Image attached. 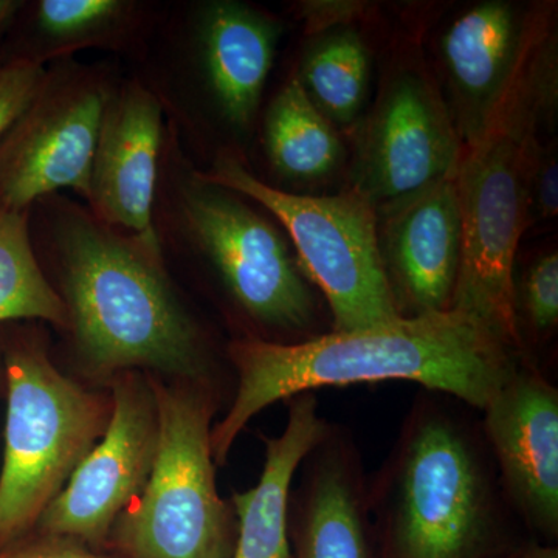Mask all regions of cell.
Returning a JSON list of instances; mask_svg holds the SVG:
<instances>
[{
    "label": "cell",
    "instance_id": "obj_1",
    "mask_svg": "<svg viewBox=\"0 0 558 558\" xmlns=\"http://www.w3.org/2000/svg\"><path fill=\"white\" fill-rule=\"evenodd\" d=\"M238 391L211 428L216 465L259 411L323 387L409 380L484 410L520 368L519 351L454 311L399 317L369 328L330 332L303 343L258 339L230 344Z\"/></svg>",
    "mask_w": 558,
    "mask_h": 558
},
{
    "label": "cell",
    "instance_id": "obj_2",
    "mask_svg": "<svg viewBox=\"0 0 558 558\" xmlns=\"http://www.w3.org/2000/svg\"><path fill=\"white\" fill-rule=\"evenodd\" d=\"M480 436L435 405L417 407L374 486L373 558H501L517 543Z\"/></svg>",
    "mask_w": 558,
    "mask_h": 558
},
{
    "label": "cell",
    "instance_id": "obj_3",
    "mask_svg": "<svg viewBox=\"0 0 558 558\" xmlns=\"http://www.w3.org/2000/svg\"><path fill=\"white\" fill-rule=\"evenodd\" d=\"M57 244L69 330L90 373L113 377L150 369L204 380V341L168 284L160 259L81 215L61 220Z\"/></svg>",
    "mask_w": 558,
    "mask_h": 558
},
{
    "label": "cell",
    "instance_id": "obj_4",
    "mask_svg": "<svg viewBox=\"0 0 558 558\" xmlns=\"http://www.w3.org/2000/svg\"><path fill=\"white\" fill-rule=\"evenodd\" d=\"M7 380L5 450L0 472V548L27 537L80 462L105 435L110 392L61 373L35 333L0 340Z\"/></svg>",
    "mask_w": 558,
    "mask_h": 558
},
{
    "label": "cell",
    "instance_id": "obj_5",
    "mask_svg": "<svg viewBox=\"0 0 558 558\" xmlns=\"http://www.w3.org/2000/svg\"><path fill=\"white\" fill-rule=\"evenodd\" d=\"M149 380L159 413L156 459L105 548L120 558H231L236 515L216 487L215 396L204 380Z\"/></svg>",
    "mask_w": 558,
    "mask_h": 558
},
{
    "label": "cell",
    "instance_id": "obj_6",
    "mask_svg": "<svg viewBox=\"0 0 558 558\" xmlns=\"http://www.w3.org/2000/svg\"><path fill=\"white\" fill-rule=\"evenodd\" d=\"M535 126L508 108L486 137L464 149L457 172L461 208V259L450 311L480 323L520 351L517 248L527 226Z\"/></svg>",
    "mask_w": 558,
    "mask_h": 558
},
{
    "label": "cell",
    "instance_id": "obj_7",
    "mask_svg": "<svg viewBox=\"0 0 558 558\" xmlns=\"http://www.w3.org/2000/svg\"><path fill=\"white\" fill-rule=\"evenodd\" d=\"M199 178L258 202L282 223L304 274L329 303L333 332L402 317L381 260L376 208L359 191L336 196L286 193L260 182L231 157H220Z\"/></svg>",
    "mask_w": 558,
    "mask_h": 558
},
{
    "label": "cell",
    "instance_id": "obj_8",
    "mask_svg": "<svg viewBox=\"0 0 558 558\" xmlns=\"http://www.w3.org/2000/svg\"><path fill=\"white\" fill-rule=\"evenodd\" d=\"M108 428L80 462L33 532L78 539L101 550L117 520L142 494L159 444V413L149 376L110 377Z\"/></svg>",
    "mask_w": 558,
    "mask_h": 558
},
{
    "label": "cell",
    "instance_id": "obj_9",
    "mask_svg": "<svg viewBox=\"0 0 558 558\" xmlns=\"http://www.w3.org/2000/svg\"><path fill=\"white\" fill-rule=\"evenodd\" d=\"M183 213L194 241L250 317L284 329L311 322V290L269 220L201 178L183 190Z\"/></svg>",
    "mask_w": 558,
    "mask_h": 558
},
{
    "label": "cell",
    "instance_id": "obj_10",
    "mask_svg": "<svg viewBox=\"0 0 558 558\" xmlns=\"http://www.w3.org/2000/svg\"><path fill=\"white\" fill-rule=\"evenodd\" d=\"M110 97L87 75L50 78L0 140V211L27 213L62 189L89 197L92 161Z\"/></svg>",
    "mask_w": 558,
    "mask_h": 558
},
{
    "label": "cell",
    "instance_id": "obj_11",
    "mask_svg": "<svg viewBox=\"0 0 558 558\" xmlns=\"http://www.w3.org/2000/svg\"><path fill=\"white\" fill-rule=\"evenodd\" d=\"M462 148L449 109L432 84L400 73L360 134L352 189L379 209L457 174Z\"/></svg>",
    "mask_w": 558,
    "mask_h": 558
},
{
    "label": "cell",
    "instance_id": "obj_12",
    "mask_svg": "<svg viewBox=\"0 0 558 558\" xmlns=\"http://www.w3.org/2000/svg\"><path fill=\"white\" fill-rule=\"evenodd\" d=\"M484 411L483 432L502 494L549 545L558 535V392L520 366Z\"/></svg>",
    "mask_w": 558,
    "mask_h": 558
},
{
    "label": "cell",
    "instance_id": "obj_13",
    "mask_svg": "<svg viewBox=\"0 0 558 558\" xmlns=\"http://www.w3.org/2000/svg\"><path fill=\"white\" fill-rule=\"evenodd\" d=\"M538 33L519 7L502 0L465 10L444 33L447 109L464 149L486 137L505 112Z\"/></svg>",
    "mask_w": 558,
    "mask_h": 558
},
{
    "label": "cell",
    "instance_id": "obj_14",
    "mask_svg": "<svg viewBox=\"0 0 558 558\" xmlns=\"http://www.w3.org/2000/svg\"><path fill=\"white\" fill-rule=\"evenodd\" d=\"M376 211L381 260L399 314L450 311L461 259L457 174Z\"/></svg>",
    "mask_w": 558,
    "mask_h": 558
},
{
    "label": "cell",
    "instance_id": "obj_15",
    "mask_svg": "<svg viewBox=\"0 0 558 558\" xmlns=\"http://www.w3.org/2000/svg\"><path fill=\"white\" fill-rule=\"evenodd\" d=\"M161 106L138 84L110 94L92 161L90 202L98 222L130 230L154 258L161 260L153 223Z\"/></svg>",
    "mask_w": 558,
    "mask_h": 558
},
{
    "label": "cell",
    "instance_id": "obj_16",
    "mask_svg": "<svg viewBox=\"0 0 558 558\" xmlns=\"http://www.w3.org/2000/svg\"><path fill=\"white\" fill-rule=\"evenodd\" d=\"M306 459L289 517L292 558H373L368 498L354 449L329 433Z\"/></svg>",
    "mask_w": 558,
    "mask_h": 558
},
{
    "label": "cell",
    "instance_id": "obj_17",
    "mask_svg": "<svg viewBox=\"0 0 558 558\" xmlns=\"http://www.w3.org/2000/svg\"><path fill=\"white\" fill-rule=\"evenodd\" d=\"M288 424L277 438L266 439V459L255 487L234 494L238 517L231 558H292L289 538V499L293 476L315 447L329 435L312 392L293 396Z\"/></svg>",
    "mask_w": 558,
    "mask_h": 558
},
{
    "label": "cell",
    "instance_id": "obj_18",
    "mask_svg": "<svg viewBox=\"0 0 558 558\" xmlns=\"http://www.w3.org/2000/svg\"><path fill=\"white\" fill-rule=\"evenodd\" d=\"M279 36L277 22L238 2L209 3L199 28L201 57L220 113L244 130L258 112Z\"/></svg>",
    "mask_w": 558,
    "mask_h": 558
},
{
    "label": "cell",
    "instance_id": "obj_19",
    "mask_svg": "<svg viewBox=\"0 0 558 558\" xmlns=\"http://www.w3.org/2000/svg\"><path fill=\"white\" fill-rule=\"evenodd\" d=\"M264 143L275 170L284 178L317 180L339 167L341 142L336 128L293 76L266 113Z\"/></svg>",
    "mask_w": 558,
    "mask_h": 558
},
{
    "label": "cell",
    "instance_id": "obj_20",
    "mask_svg": "<svg viewBox=\"0 0 558 558\" xmlns=\"http://www.w3.org/2000/svg\"><path fill=\"white\" fill-rule=\"evenodd\" d=\"M296 78L330 123L351 124L368 94L369 53L365 40L349 27L322 33L307 47Z\"/></svg>",
    "mask_w": 558,
    "mask_h": 558
},
{
    "label": "cell",
    "instance_id": "obj_21",
    "mask_svg": "<svg viewBox=\"0 0 558 558\" xmlns=\"http://www.w3.org/2000/svg\"><path fill=\"white\" fill-rule=\"evenodd\" d=\"M16 319L70 328L68 306L36 259L28 211H0V325Z\"/></svg>",
    "mask_w": 558,
    "mask_h": 558
},
{
    "label": "cell",
    "instance_id": "obj_22",
    "mask_svg": "<svg viewBox=\"0 0 558 558\" xmlns=\"http://www.w3.org/2000/svg\"><path fill=\"white\" fill-rule=\"evenodd\" d=\"M130 10L120 0H43L33 9V31L47 50L78 49L119 28Z\"/></svg>",
    "mask_w": 558,
    "mask_h": 558
},
{
    "label": "cell",
    "instance_id": "obj_23",
    "mask_svg": "<svg viewBox=\"0 0 558 558\" xmlns=\"http://www.w3.org/2000/svg\"><path fill=\"white\" fill-rule=\"evenodd\" d=\"M47 75L49 72L44 69L43 61L31 58H17L0 64V140L31 108Z\"/></svg>",
    "mask_w": 558,
    "mask_h": 558
},
{
    "label": "cell",
    "instance_id": "obj_24",
    "mask_svg": "<svg viewBox=\"0 0 558 558\" xmlns=\"http://www.w3.org/2000/svg\"><path fill=\"white\" fill-rule=\"evenodd\" d=\"M523 306L529 322L537 329H554L558 322V256L548 253L532 264L523 279Z\"/></svg>",
    "mask_w": 558,
    "mask_h": 558
},
{
    "label": "cell",
    "instance_id": "obj_25",
    "mask_svg": "<svg viewBox=\"0 0 558 558\" xmlns=\"http://www.w3.org/2000/svg\"><path fill=\"white\" fill-rule=\"evenodd\" d=\"M0 558H116L92 549L78 539L32 532L27 537L0 548Z\"/></svg>",
    "mask_w": 558,
    "mask_h": 558
},
{
    "label": "cell",
    "instance_id": "obj_26",
    "mask_svg": "<svg viewBox=\"0 0 558 558\" xmlns=\"http://www.w3.org/2000/svg\"><path fill=\"white\" fill-rule=\"evenodd\" d=\"M307 31L325 33L348 27L349 22L362 14L365 3L355 0H311L300 7Z\"/></svg>",
    "mask_w": 558,
    "mask_h": 558
},
{
    "label": "cell",
    "instance_id": "obj_27",
    "mask_svg": "<svg viewBox=\"0 0 558 558\" xmlns=\"http://www.w3.org/2000/svg\"><path fill=\"white\" fill-rule=\"evenodd\" d=\"M531 205H535L542 218H556L558 211V165L556 154L539 156V148L532 163Z\"/></svg>",
    "mask_w": 558,
    "mask_h": 558
},
{
    "label": "cell",
    "instance_id": "obj_28",
    "mask_svg": "<svg viewBox=\"0 0 558 558\" xmlns=\"http://www.w3.org/2000/svg\"><path fill=\"white\" fill-rule=\"evenodd\" d=\"M501 558H558V549L549 543L546 545L538 542L517 543Z\"/></svg>",
    "mask_w": 558,
    "mask_h": 558
},
{
    "label": "cell",
    "instance_id": "obj_29",
    "mask_svg": "<svg viewBox=\"0 0 558 558\" xmlns=\"http://www.w3.org/2000/svg\"><path fill=\"white\" fill-rule=\"evenodd\" d=\"M24 2L17 0H0V40L3 36L9 35L11 27L20 16Z\"/></svg>",
    "mask_w": 558,
    "mask_h": 558
}]
</instances>
